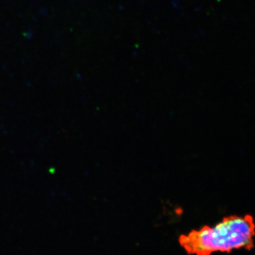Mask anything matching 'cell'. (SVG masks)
<instances>
[{"label":"cell","instance_id":"1","mask_svg":"<svg viewBox=\"0 0 255 255\" xmlns=\"http://www.w3.org/2000/svg\"><path fill=\"white\" fill-rule=\"evenodd\" d=\"M255 228L253 216L232 215L214 226H205L181 235L178 241L189 255L231 253L243 249L251 251L254 248Z\"/></svg>","mask_w":255,"mask_h":255}]
</instances>
